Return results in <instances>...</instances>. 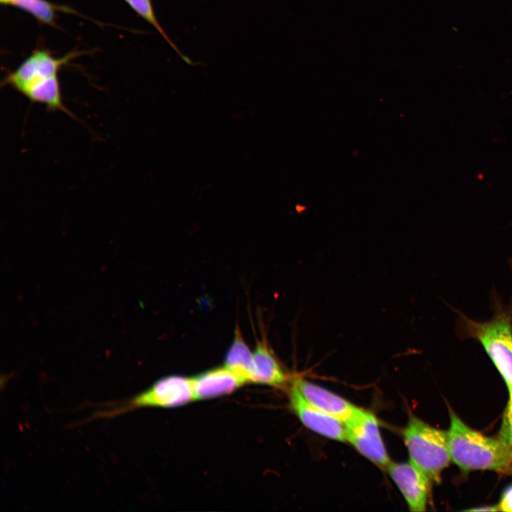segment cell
<instances>
[{"mask_svg":"<svg viewBox=\"0 0 512 512\" xmlns=\"http://www.w3.org/2000/svg\"><path fill=\"white\" fill-rule=\"evenodd\" d=\"M78 53L71 52L61 58L53 57L46 50H36L13 72L3 84L10 85L31 102L43 105L50 111H61L74 118L65 106L58 80V71Z\"/></svg>","mask_w":512,"mask_h":512,"instance_id":"obj_1","label":"cell"},{"mask_svg":"<svg viewBox=\"0 0 512 512\" xmlns=\"http://www.w3.org/2000/svg\"><path fill=\"white\" fill-rule=\"evenodd\" d=\"M492 308L493 316L484 321L471 319L454 309L457 314V331L462 338L479 342L508 389L512 384V297L506 304L494 293Z\"/></svg>","mask_w":512,"mask_h":512,"instance_id":"obj_2","label":"cell"},{"mask_svg":"<svg viewBox=\"0 0 512 512\" xmlns=\"http://www.w3.org/2000/svg\"><path fill=\"white\" fill-rule=\"evenodd\" d=\"M448 432L452 460L462 470L507 472L512 466V447L501 438L483 435L449 412Z\"/></svg>","mask_w":512,"mask_h":512,"instance_id":"obj_3","label":"cell"},{"mask_svg":"<svg viewBox=\"0 0 512 512\" xmlns=\"http://www.w3.org/2000/svg\"><path fill=\"white\" fill-rule=\"evenodd\" d=\"M410 462L432 481L438 482L442 471L452 460L448 432L410 416L403 431Z\"/></svg>","mask_w":512,"mask_h":512,"instance_id":"obj_4","label":"cell"},{"mask_svg":"<svg viewBox=\"0 0 512 512\" xmlns=\"http://www.w3.org/2000/svg\"><path fill=\"white\" fill-rule=\"evenodd\" d=\"M195 400L191 378L169 375L131 399L110 405L112 408L96 412L92 418L112 417L141 407H176Z\"/></svg>","mask_w":512,"mask_h":512,"instance_id":"obj_5","label":"cell"},{"mask_svg":"<svg viewBox=\"0 0 512 512\" xmlns=\"http://www.w3.org/2000/svg\"><path fill=\"white\" fill-rule=\"evenodd\" d=\"M346 441L366 459L383 469L392 462L383 442L375 416L358 407L343 423Z\"/></svg>","mask_w":512,"mask_h":512,"instance_id":"obj_6","label":"cell"},{"mask_svg":"<svg viewBox=\"0 0 512 512\" xmlns=\"http://www.w3.org/2000/svg\"><path fill=\"white\" fill-rule=\"evenodd\" d=\"M411 511H425L430 496V479L412 462H391L386 469Z\"/></svg>","mask_w":512,"mask_h":512,"instance_id":"obj_7","label":"cell"},{"mask_svg":"<svg viewBox=\"0 0 512 512\" xmlns=\"http://www.w3.org/2000/svg\"><path fill=\"white\" fill-rule=\"evenodd\" d=\"M289 400L292 410L306 428L328 439L346 441L343 423L308 402L294 383Z\"/></svg>","mask_w":512,"mask_h":512,"instance_id":"obj_8","label":"cell"},{"mask_svg":"<svg viewBox=\"0 0 512 512\" xmlns=\"http://www.w3.org/2000/svg\"><path fill=\"white\" fill-rule=\"evenodd\" d=\"M294 383L308 402L342 423L358 408L346 399L306 380L298 378Z\"/></svg>","mask_w":512,"mask_h":512,"instance_id":"obj_9","label":"cell"},{"mask_svg":"<svg viewBox=\"0 0 512 512\" xmlns=\"http://www.w3.org/2000/svg\"><path fill=\"white\" fill-rule=\"evenodd\" d=\"M196 400H208L233 393L245 383L225 366L191 378Z\"/></svg>","mask_w":512,"mask_h":512,"instance_id":"obj_10","label":"cell"},{"mask_svg":"<svg viewBox=\"0 0 512 512\" xmlns=\"http://www.w3.org/2000/svg\"><path fill=\"white\" fill-rule=\"evenodd\" d=\"M256 383L282 386L288 381L285 373L265 338L258 340L253 351Z\"/></svg>","mask_w":512,"mask_h":512,"instance_id":"obj_11","label":"cell"},{"mask_svg":"<svg viewBox=\"0 0 512 512\" xmlns=\"http://www.w3.org/2000/svg\"><path fill=\"white\" fill-rule=\"evenodd\" d=\"M225 366L245 383H256L253 352L244 341L240 329L235 336L225 358Z\"/></svg>","mask_w":512,"mask_h":512,"instance_id":"obj_12","label":"cell"},{"mask_svg":"<svg viewBox=\"0 0 512 512\" xmlns=\"http://www.w3.org/2000/svg\"><path fill=\"white\" fill-rule=\"evenodd\" d=\"M1 3L17 7L28 12L38 21L53 26L55 24L56 12L74 13L73 10L65 6L54 4L47 0H0Z\"/></svg>","mask_w":512,"mask_h":512,"instance_id":"obj_13","label":"cell"},{"mask_svg":"<svg viewBox=\"0 0 512 512\" xmlns=\"http://www.w3.org/2000/svg\"><path fill=\"white\" fill-rule=\"evenodd\" d=\"M127 4L147 23L151 25L168 43L172 49L179 55V57L188 65H193L195 63L182 51H181L177 46L166 34L163 27L161 26L154 12L151 0H124Z\"/></svg>","mask_w":512,"mask_h":512,"instance_id":"obj_14","label":"cell"},{"mask_svg":"<svg viewBox=\"0 0 512 512\" xmlns=\"http://www.w3.org/2000/svg\"><path fill=\"white\" fill-rule=\"evenodd\" d=\"M500 435V438L512 447V413H504Z\"/></svg>","mask_w":512,"mask_h":512,"instance_id":"obj_15","label":"cell"},{"mask_svg":"<svg viewBox=\"0 0 512 512\" xmlns=\"http://www.w3.org/2000/svg\"><path fill=\"white\" fill-rule=\"evenodd\" d=\"M498 506L499 511L512 512V485L505 491Z\"/></svg>","mask_w":512,"mask_h":512,"instance_id":"obj_16","label":"cell"},{"mask_svg":"<svg viewBox=\"0 0 512 512\" xmlns=\"http://www.w3.org/2000/svg\"><path fill=\"white\" fill-rule=\"evenodd\" d=\"M467 511H499L498 506H490L480 508H471Z\"/></svg>","mask_w":512,"mask_h":512,"instance_id":"obj_17","label":"cell"},{"mask_svg":"<svg viewBox=\"0 0 512 512\" xmlns=\"http://www.w3.org/2000/svg\"><path fill=\"white\" fill-rule=\"evenodd\" d=\"M508 391H509L510 398H509L508 404V406L506 407L505 412L512 413V384L511 385L510 388H508Z\"/></svg>","mask_w":512,"mask_h":512,"instance_id":"obj_18","label":"cell"},{"mask_svg":"<svg viewBox=\"0 0 512 512\" xmlns=\"http://www.w3.org/2000/svg\"><path fill=\"white\" fill-rule=\"evenodd\" d=\"M509 265H510V267H511V270H512V258L509 260Z\"/></svg>","mask_w":512,"mask_h":512,"instance_id":"obj_19","label":"cell"}]
</instances>
